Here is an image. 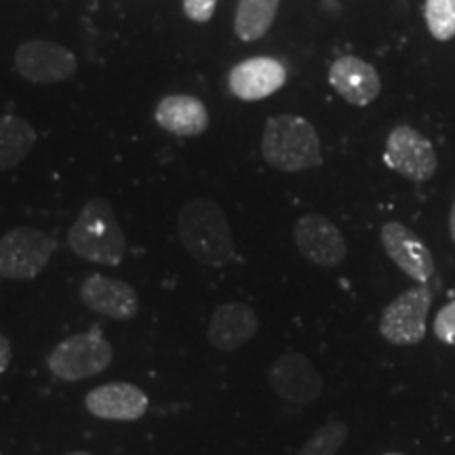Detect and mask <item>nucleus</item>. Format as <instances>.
<instances>
[{
    "label": "nucleus",
    "instance_id": "nucleus-1",
    "mask_svg": "<svg viewBox=\"0 0 455 455\" xmlns=\"http://www.w3.org/2000/svg\"><path fill=\"white\" fill-rule=\"evenodd\" d=\"M178 232L186 251L198 264L221 268L235 258V238L224 209L212 198H192L178 218Z\"/></svg>",
    "mask_w": 455,
    "mask_h": 455
},
{
    "label": "nucleus",
    "instance_id": "nucleus-2",
    "mask_svg": "<svg viewBox=\"0 0 455 455\" xmlns=\"http://www.w3.org/2000/svg\"><path fill=\"white\" fill-rule=\"evenodd\" d=\"M261 156L272 169L299 173L323 163L321 140L306 118L295 114H276L268 118L264 127Z\"/></svg>",
    "mask_w": 455,
    "mask_h": 455
},
{
    "label": "nucleus",
    "instance_id": "nucleus-3",
    "mask_svg": "<svg viewBox=\"0 0 455 455\" xmlns=\"http://www.w3.org/2000/svg\"><path fill=\"white\" fill-rule=\"evenodd\" d=\"M68 244L78 258L101 266H118L127 251V238L106 198H91L68 230Z\"/></svg>",
    "mask_w": 455,
    "mask_h": 455
},
{
    "label": "nucleus",
    "instance_id": "nucleus-4",
    "mask_svg": "<svg viewBox=\"0 0 455 455\" xmlns=\"http://www.w3.org/2000/svg\"><path fill=\"white\" fill-rule=\"evenodd\" d=\"M112 344L100 329H93L60 341L47 356V367L64 382H81L106 371L112 365Z\"/></svg>",
    "mask_w": 455,
    "mask_h": 455
},
{
    "label": "nucleus",
    "instance_id": "nucleus-5",
    "mask_svg": "<svg viewBox=\"0 0 455 455\" xmlns=\"http://www.w3.org/2000/svg\"><path fill=\"white\" fill-rule=\"evenodd\" d=\"M55 253V238L36 228H15L0 238V276L28 281L47 268Z\"/></svg>",
    "mask_w": 455,
    "mask_h": 455
},
{
    "label": "nucleus",
    "instance_id": "nucleus-6",
    "mask_svg": "<svg viewBox=\"0 0 455 455\" xmlns=\"http://www.w3.org/2000/svg\"><path fill=\"white\" fill-rule=\"evenodd\" d=\"M432 306V291L426 284L409 289L386 306L379 316V333L392 346L419 344L426 335V321Z\"/></svg>",
    "mask_w": 455,
    "mask_h": 455
},
{
    "label": "nucleus",
    "instance_id": "nucleus-7",
    "mask_svg": "<svg viewBox=\"0 0 455 455\" xmlns=\"http://www.w3.org/2000/svg\"><path fill=\"white\" fill-rule=\"evenodd\" d=\"M384 161L392 171L411 181H428L439 167L435 146L407 124H398L390 131Z\"/></svg>",
    "mask_w": 455,
    "mask_h": 455
},
{
    "label": "nucleus",
    "instance_id": "nucleus-8",
    "mask_svg": "<svg viewBox=\"0 0 455 455\" xmlns=\"http://www.w3.org/2000/svg\"><path fill=\"white\" fill-rule=\"evenodd\" d=\"M270 388L284 403L308 405L323 395V378L312 361L301 352H284L272 363Z\"/></svg>",
    "mask_w": 455,
    "mask_h": 455
},
{
    "label": "nucleus",
    "instance_id": "nucleus-9",
    "mask_svg": "<svg viewBox=\"0 0 455 455\" xmlns=\"http://www.w3.org/2000/svg\"><path fill=\"white\" fill-rule=\"evenodd\" d=\"M15 70L36 84L61 83L72 78L78 61L70 49L51 41H28L15 51Z\"/></svg>",
    "mask_w": 455,
    "mask_h": 455
},
{
    "label": "nucleus",
    "instance_id": "nucleus-10",
    "mask_svg": "<svg viewBox=\"0 0 455 455\" xmlns=\"http://www.w3.org/2000/svg\"><path fill=\"white\" fill-rule=\"evenodd\" d=\"M293 238L298 251L321 268H335L348 255L339 228L325 215L310 213L299 218L293 228Z\"/></svg>",
    "mask_w": 455,
    "mask_h": 455
},
{
    "label": "nucleus",
    "instance_id": "nucleus-11",
    "mask_svg": "<svg viewBox=\"0 0 455 455\" xmlns=\"http://www.w3.org/2000/svg\"><path fill=\"white\" fill-rule=\"evenodd\" d=\"M382 247L388 258L401 268L409 278L426 284L435 275V258L411 228L401 221H388L382 226Z\"/></svg>",
    "mask_w": 455,
    "mask_h": 455
},
{
    "label": "nucleus",
    "instance_id": "nucleus-12",
    "mask_svg": "<svg viewBox=\"0 0 455 455\" xmlns=\"http://www.w3.org/2000/svg\"><path fill=\"white\" fill-rule=\"evenodd\" d=\"M81 299L89 310L114 321H131L140 310L135 289L121 278L91 275L81 284Z\"/></svg>",
    "mask_w": 455,
    "mask_h": 455
},
{
    "label": "nucleus",
    "instance_id": "nucleus-13",
    "mask_svg": "<svg viewBox=\"0 0 455 455\" xmlns=\"http://www.w3.org/2000/svg\"><path fill=\"white\" fill-rule=\"evenodd\" d=\"M84 407L91 415L110 422H135L144 418L150 407L146 392L129 382H112L89 390Z\"/></svg>",
    "mask_w": 455,
    "mask_h": 455
},
{
    "label": "nucleus",
    "instance_id": "nucleus-14",
    "mask_svg": "<svg viewBox=\"0 0 455 455\" xmlns=\"http://www.w3.org/2000/svg\"><path fill=\"white\" fill-rule=\"evenodd\" d=\"M287 81V70L275 57H251L232 68L228 87L238 100L259 101L275 95Z\"/></svg>",
    "mask_w": 455,
    "mask_h": 455
},
{
    "label": "nucleus",
    "instance_id": "nucleus-15",
    "mask_svg": "<svg viewBox=\"0 0 455 455\" xmlns=\"http://www.w3.org/2000/svg\"><path fill=\"white\" fill-rule=\"evenodd\" d=\"M259 329V318L251 306L226 301L215 308L207 327V339L218 352H235L249 344Z\"/></svg>",
    "mask_w": 455,
    "mask_h": 455
},
{
    "label": "nucleus",
    "instance_id": "nucleus-16",
    "mask_svg": "<svg viewBox=\"0 0 455 455\" xmlns=\"http://www.w3.org/2000/svg\"><path fill=\"white\" fill-rule=\"evenodd\" d=\"M329 83L352 106H367L379 95V74L365 60L355 55L339 57L329 70Z\"/></svg>",
    "mask_w": 455,
    "mask_h": 455
},
{
    "label": "nucleus",
    "instance_id": "nucleus-17",
    "mask_svg": "<svg viewBox=\"0 0 455 455\" xmlns=\"http://www.w3.org/2000/svg\"><path fill=\"white\" fill-rule=\"evenodd\" d=\"M158 127L180 138H196L209 127L207 106L192 95H167L156 106Z\"/></svg>",
    "mask_w": 455,
    "mask_h": 455
},
{
    "label": "nucleus",
    "instance_id": "nucleus-18",
    "mask_svg": "<svg viewBox=\"0 0 455 455\" xmlns=\"http://www.w3.org/2000/svg\"><path fill=\"white\" fill-rule=\"evenodd\" d=\"M36 144V131L21 116H0V171L13 169L30 155Z\"/></svg>",
    "mask_w": 455,
    "mask_h": 455
},
{
    "label": "nucleus",
    "instance_id": "nucleus-19",
    "mask_svg": "<svg viewBox=\"0 0 455 455\" xmlns=\"http://www.w3.org/2000/svg\"><path fill=\"white\" fill-rule=\"evenodd\" d=\"M281 0H238L235 32L244 43L259 41L270 30Z\"/></svg>",
    "mask_w": 455,
    "mask_h": 455
},
{
    "label": "nucleus",
    "instance_id": "nucleus-20",
    "mask_svg": "<svg viewBox=\"0 0 455 455\" xmlns=\"http://www.w3.org/2000/svg\"><path fill=\"white\" fill-rule=\"evenodd\" d=\"M348 439V426L344 422H327L310 436L295 455H338Z\"/></svg>",
    "mask_w": 455,
    "mask_h": 455
},
{
    "label": "nucleus",
    "instance_id": "nucleus-21",
    "mask_svg": "<svg viewBox=\"0 0 455 455\" xmlns=\"http://www.w3.org/2000/svg\"><path fill=\"white\" fill-rule=\"evenodd\" d=\"M424 15L436 41H451L455 36V0H426Z\"/></svg>",
    "mask_w": 455,
    "mask_h": 455
},
{
    "label": "nucleus",
    "instance_id": "nucleus-22",
    "mask_svg": "<svg viewBox=\"0 0 455 455\" xmlns=\"http://www.w3.org/2000/svg\"><path fill=\"white\" fill-rule=\"evenodd\" d=\"M432 331L443 344L455 346V299L443 306L432 321Z\"/></svg>",
    "mask_w": 455,
    "mask_h": 455
},
{
    "label": "nucleus",
    "instance_id": "nucleus-23",
    "mask_svg": "<svg viewBox=\"0 0 455 455\" xmlns=\"http://www.w3.org/2000/svg\"><path fill=\"white\" fill-rule=\"evenodd\" d=\"M218 7V0H184V13L196 24L209 21Z\"/></svg>",
    "mask_w": 455,
    "mask_h": 455
},
{
    "label": "nucleus",
    "instance_id": "nucleus-24",
    "mask_svg": "<svg viewBox=\"0 0 455 455\" xmlns=\"http://www.w3.org/2000/svg\"><path fill=\"white\" fill-rule=\"evenodd\" d=\"M11 358H13V348H11V341L7 335L0 331V373H4L11 365Z\"/></svg>",
    "mask_w": 455,
    "mask_h": 455
},
{
    "label": "nucleus",
    "instance_id": "nucleus-25",
    "mask_svg": "<svg viewBox=\"0 0 455 455\" xmlns=\"http://www.w3.org/2000/svg\"><path fill=\"white\" fill-rule=\"evenodd\" d=\"M449 232H451V238H453V243H455V203H453V207H451V213H449Z\"/></svg>",
    "mask_w": 455,
    "mask_h": 455
},
{
    "label": "nucleus",
    "instance_id": "nucleus-26",
    "mask_svg": "<svg viewBox=\"0 0 455 455\" xmlns=\"http://www.w3.org/2000/svg\"><path fill=\"white\" fill-rule=\"evenodd\" d=\"M68 455H93V453H89V451H74V453H68Z\"/></svg>",
    "mask_w": 455,
    "mask_h": 455
},
{
    "label": "nucleus",
    "instance_id": "nucleus-27",
    "mask_svg": "<svg viewBox=\"0 0 455 455\" xmlns=\"http://www.w3.org/2000/svg\"><path fill=\"white\" fill-rule=\"evenodd\" d=\"M382 455H405V453H396V451H390V453H382Z\"/></svg>",
    "mask_w": 455,
    "mask_h": 455
}]
</instances>
